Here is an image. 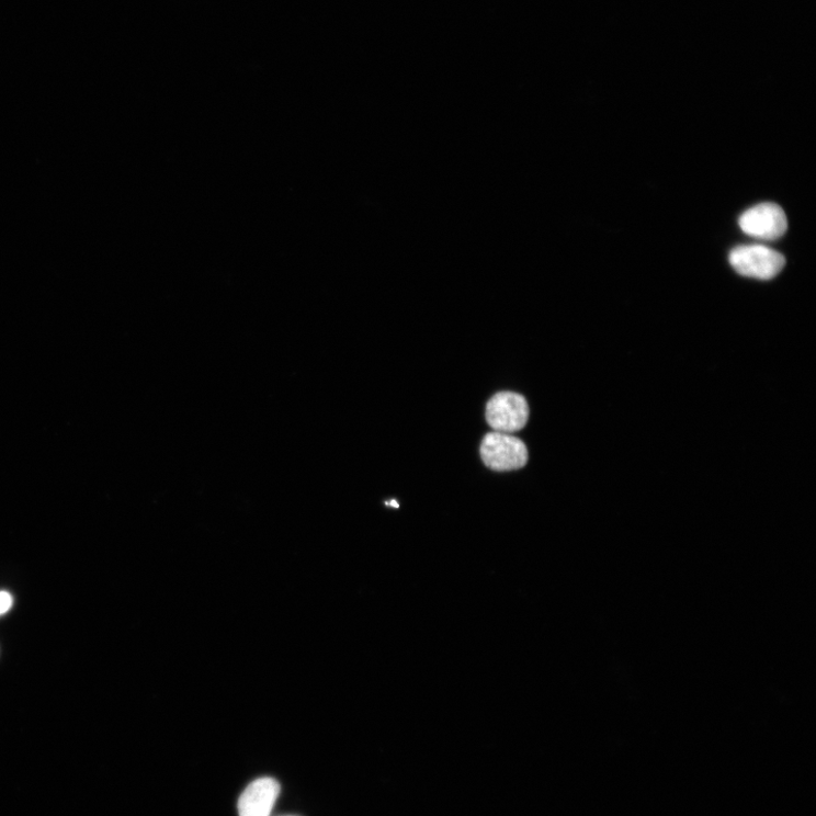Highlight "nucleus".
Instances as JSON below:
<instances>
[{
    "label": "nucleus",
    "mask_w": 816,
    "mask_h": 816,
    "mask_svg": "<svg viewBox=\"0 0 816 816\" xmlns=\"http://www.w3.org/2000/svg\"><path fill=\"white\" fill-rule=\"evenodd\" d=\"M529 416L526 399L517 393H498L487 404V422L496 432H518L526 426Z\"/></svg>",
    "instance_id": "obj_3"
},
{
    "label": "nucleus",
    "mask_w": 816,
    "mask_h": 816,
    "mask_svg": "<svg viewBox=\"0 0 816 816\" xmlns=\"http://www.w3.org/2000/svg\"><path fill=\"white\" fill-rule=\"evenodd\" d=\"M281 794L280 782L274 778H260L251 782L238 800L240 816H270Z\"/></svg>",
    "instance_id": "obj_5"
},
{
    "label": "nucleus",
    "mask_w": 816,
    "mask_h": 816,
    "mask_svg": "<svg viewBox=\"0 0 816 816\" xmlns=\"http://www.w3.org/2000/svg\"><path fill=\"white\" fill-rule=\"evenodd\" d=\"M729 262L744 277L770 281L784 269L786 260L781 253L763 246H741L730 252Z\"/></svg>",
    "instance_id": "obj_1"
},
{
    "label": "nucleus",
    "mask_w": 816,
    "mask_h": 816,
    "mask_svg": "<svg viewBox=\"0 0 816 816\" xmlns=\"http://www.w3.org/2000/svg\"><path fill=\"white\" fill-rule=\"evenodd\" d=\"M739 226L747 235L770 241L787 231L789 222L785 212L778 204L761 203L740 216Z\"/></svg>",
    "instance_id": "obj_4"
},
{
    "label": "nucleus",
    "mask_w": 816,
    "mask_h": 816,
    "mask_svg": "<svg viewBox=\"0 0 816 816\" xmlns=\"http://www.w3.org/2000/svg\"><path fill=\"white\" fill-rule=\"evenodd\" d=\"M480 452L484 463L499 472L520 469L529 460L524 442L510 433H488L483 440Z\"/></svg>",
    "instance_id": "obj_2"
},
{
    "label": "nucleus",
    "mask_w": 816,
    "mask_h": 816,
    "mask_svg": "<svg viewBox=\"0 0 816 816\" xmlns=\"http://www.w3.org/2000/svg\"><path fill=\"white\" fill-rule=\"evenodd\" d=\"M13 603V599L11 594L8 592H0V615L5 614L8 612Z\"/></svg>",
    "instance_id": "obj_6"
}]
</instances>
